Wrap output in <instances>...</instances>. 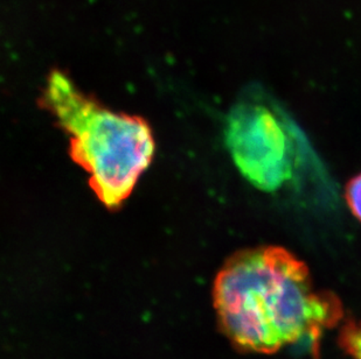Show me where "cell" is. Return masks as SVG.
I'll return each instance as SVG.
<instances>
[{
  "mask_svg": "<svg viewBox=\"0 0 361 359\" xmlns=\"http://www.w3.org/2000/svg\"><path fill=\"white\" fill-rule=\"evenodd\" d=\"M213 303L222 332L245 353L305 341L316 355L324 332L343 319L337 296L317 291L304 261L274 245L231 256L215 277Z\"/></svg>",
  "mask_w": 361,
  "mask_h": 359,
  "instance_id": "obj_1",
  "label": "cell"
},
{
  "mask_svg": "<svg viewBox=\"0 0 361 359\" xmlns=\"http://www.w3.org/2000/svg\"><path fill=\"white\" fill-rule=\"evenodd\" d=\"M41 104L69 137V153L96 196L109 209L121 207L154 159L150 125L104 108L58 70L47 78Z\"/></svg>",
  "mask_w": 361,
  "mask_h": 359,
  "instance_id": "obj_2",
  "label": "cell"
},
{
  "mask_svg": "<svg viewBox=\"0 0 361 359\" xmlns=\"http://www.w3.org/2000/svg\"><path fill=\"white\" fill-rule=\"evenodd\" d=\"M225 140L233 161L252 186L276 191L293 172V147L280 119L262 104L245 103L233 108Z\"/></svg>",
  "mask_w": 361,
  "mask_h": 359,
  "instance_id": "obj_3",
  "label": "cell"
},
{
  "mask_svg": "<svg viewBox=\"0 0 361 359\" xmlns=\"http://www.w3.org/2000/svg\"><path fill=\"white\" fill-rule=\"evenodd\" d=\"M341 346L355 359H361V325L348 322L341 332Z\"/></svg>",
  "mask_w": 361,
  "mask_h": 359,
  "instance_id": "obj_4",
  "label": "cell"
},
{
  "mask_svg": "<svg viewBox=\"0 0 361 359\" xmlns=\"http://www.w3.org/2000/svg\"><path fill=\"white\" fill-rule=\"evenodd\" d=\"M345 200L352 215L361 223V174L346 184Z\"/></svg>",
  "mask_w": 361,
  "mask_h": 359,
  "instance_id": "obj_5",
  "label": "cell"
}]
</instances>
